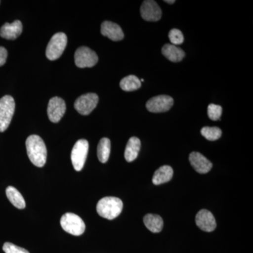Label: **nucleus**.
Segmentation results:
<instances>
[{"mask_svg":"<svg viewBox=\"0 0 253 253\" xmlns=\"http://www.w3.org/2000/svg\"><path fill=\"white\" fill-rule=\"evenodd\" d=\"M26 146L28 158L32 163L37 167H43L46 163L47 151L41 136L35 134L28 136Z\"/></svg>","mask_w":253,"mask_h":253,"instance_id":"1","label":"nucleus"},{"mask_svg":"<svg viewBox=\"0 0 253 253\" xmlns=\"http://www.w3.org/2000/svg\"><path fill=\"white\" fill-rule=\"evenodd\" d=\"M123 208V201L116 197H105L96 205V211L101 217L112 220L120 215Z\"/></svg>","mask_w":253,"mask_h":253,"instance_id":"2","label":"nucleus"},{"mask_svg":"<svg viewBox=\"0 0 253 253\" xmlns=\"http://www.w3.org/2000/svg\"><path fill=\"white\" fill-rule=\"evenodd\" d=\"M62 229L73 236H81L85 231V224L77 214L68 212L63 214L61 219Z\"/></svg>","mask_w":253,"mask_h":253,"instance_id":"3","label":"nucleus"},{"mask_svg":"<svg viewBox=\"0 0 253 253\" xmlns=\"http://www.w3.org/2000/svg\"><path fill=\"white\" fill-rule=\"evenodd\" d=\"M15 111V101L12 96L6 95L0 99V132L9 127Z\"/></svg>","mask_w":253,"mask_h":253,"instance_id":"4","label":"nucleus"},{"mask_svg":"<svg viewBox=\"0 0 253 253\" xmlns=\"http://www.w3.org/2000/svg\"><path fill=\"white\" fill-rule=\"evenodd\" d=\"M67 45V36L65 33H58L50 40L46 46V56L48 59L54 61L62 55Z\"/></svg>","mask_w":253,"mask_h":253,"instance_id":"5","label":"nucleus"},{"mask_svg":"<svg viewBox=\"0 0 253 253\" xmlns=\"http://www.w3.org/2000/svg\"><path fill=\"white\" fill-rule=\"evenodd\" d=\"M89 143L86 139H80L73 146L71 152V161L73 168L79 172L83 169L87 156Z\"/></svg>","mask_w":253,"mask_h":253,"instance_id":"6","label":"nucleus"},{"mask_svg":"<svg viewBox=\"0 0 253 253\" xmlns=\"http://www.w3.org/2000/svg\"><path fill=\"white\" fill-rule=\"evenodd\" d=\"M98 56L95 51L86 46H81L75 53V63L78 67L91 68L98 62Z\"/></svg>","mask_w":253,"mask_h":253,"instance_id":"7","label":"nucleus"},{"mask_svg":"<svg viewBox=\"0 0 253 253\" xmlns=\"http://www.w3.org/2000/svg\"><path fill=\"white\" fill-rule=\"evenodd\" d=\"M99 96L94 93H88L80 96L74 104L75 109L83 116H87L97 106Z\"/></svg>","mask_w":253,"mask_h":253,"instance_id":"8","label":"nucleus"},{"mask_svg":"<svg viewBox=\"0 0 253 253\" xmlns=\"http://www.w3.org/2000/svg\"><path fill=\"white\" fill-rule=\"evenodd\" d=\"M174 104V100L168 95H160L151 98L146 103V109L151 113H164L169 111Z\"/></svg>","mask_w":253,"mask_h":253,"instance_id":"9","label":"nucleus"},{"mask_svg":"<svg viewBox=\"0 0 253 253\" xmlns=\"http://www.w3.org/2000/svg\"><path fill=\"white\" fill-rule=\"evenodd\" d=\"M66 106L64 100L59 97H53L48 104L47 114L50 121L59 123L66 112Z\"/></svg>","mask_w":253,"mask_h":253,"instance_id":"10","label":"nucleus"},{"mask_svg":"<svg viewBox=\"0 0 253 253\" xmlns=\"http://www.w3.org/2000/svg\"><path fill=\"white\" fill-rule=\"evenodd\" d=\"M141 17L145 21H158L162 16V11L157 3L153 0H146L143 2L141 9Z\"/></svg>","mask_w":253,"mask_h":253,"instance_id":"11","label":"nucleus"},{"mask_svg":"<svg viewBox=\"0 0 253 253\" xmlns=\"http://www.w3.org/2000/svg\"><path fill=\"white\" fill-rule=\"evenodd\" d=\"M196 222L201 230L206 232L214 231L217 226L214 215L207 210H201L197 213Z\"/></svg>","mask_w":253,"mask_h":253,"instance_id":"12","label":"nucleus"},{"mask_svg":"<svg viewBox=\"0 0 253 253\" xmlns=\"http://www.w3.org/2000/svg\"><path fill=\"white\" fill-rule=\"evenodd\" d=\"M189 161L195 170L200 174H206L212 168V163L199 152L191 153Z\"/></svg>","mask_w":253,"mask_h":253,"instance_id":"13","label":"nucleus"},{"mask_svg":"<svg viewBox=\"0 0 253 253\" xmlns=\"http://www.w3.org/2000/svg\"><path fill=\"white\" fill-rule=\"evenodd\" d=\"M101 33L113 41H121L124 38L123 30L116 23L111 21H104L101 26Z\"/></svg>","mask_w":253,"mask_h":253,"instance_id":"14","label":"nucleus"},{"mask_svg":"<svg viewBox=\"0 0 253 253\" xmlns=\"http://www.w3.org/2000/svg\"><path fill=\"white\" fill-rule=\"evenodd\" d=\"M23 31L21 21L16 20L12 23H6L0 28V36L4 39L13 41L16 39Z\"/></svg>","mask_w":253,"mask_h":253,"instance_id":"15","label":"nucleus"},{"mask_svg":"<svg viewBox=\"0 0 253 253\" xmlns=\"http://www.w3.org/2000/svg\"><path fill=\"white\" fill-rule=\"evenodd\" d=\"M141 149V141L135 136L131 137L126 144L125 158L127 162H132L137 158Z\"/></svg>","mask_w":253,"mask_h":253,"instance_id":"16","label":"nucleus"},{"mask_svg":"<svg viewBox=\"0 0 253 253\" xmlns=\"http://www.w3.org/2000/svg\"><path fill=\"white\" fill-rule=\"evenodd\" d=\"M163 54L172 62H179L185 56V52L179 46L166 44L162 48Z\"/></svg>","mask_w":253,"mask_h":253,"instance_id":"17","label":"nucleus"},{"mask_svg":"<svg viewBox=\"0 0 253 253\" xmlns=\"http://www.w3.org/2000/svg\"><path fill=\"white\" fill-rule=\"evenodd\" d=\"M173 169L170 166H163L158 168L153 176L152 181L155 185H160L172 179Z\"/></svg>","mask_w":253,"mask_h":253,"instance_id":"18","label":"nucleus"},{"mask_svg":"<svg viewBox=\"0 0 253 253\" xmlns=\"http://www.w3.org/2000/svg\"><path fill=\"white\" fill-rule=\"evenodd\" d=\"M144 223L149 231L153 233H159L163 228V220L158 214H148L144 217Z\"/></svg>","mask_w":253,"mask_h":253,"instance_id":"19","label":"nucleus"},{"mask_svg":"<svg viewBox=\"0 0 253 253\" xmlns=\"http://www.w3.org/2000/svg\"><path fill=\"white\" fill-rule=\"evenodd\" d=\"M6 194L10 202L18 209H24L26 208V202L22 195L16 188L8 186L6 189Z\"/></svg>","mask_w":253,"mask_h":253,"instance_id":"20","label":"nucleus"},{"mask_svg":"<svg viewBox=\"0 0 253 253\" xmlns=\"http://www.w3.org/2000/svg\"><path fill=\"white\" fill-rule=\"evenodd\" d=\"M111 153V141L108 138H102L100 140L97 147V156L99 161L106 163L109 160Z\"/></svg>","mask_w":253,"mask_h":253,"instance_id":"21","label":"nucleus"},{"mask_svg":"<svg viewBox=\"0 0 253 253\" xmlns=\"http://www.w3.org/2000/svg\"><path fill=\"white\" fill-rule=\"evenodd\" d=\"M141 85L140 80L132 75L123 78L120 83L121 89L126 91H135L136 89H139Z\"/></svg>","mask_w":253,"mask_h":253,"instance_id":"22","label":"nucleus"},{"mask_svg":"<svg viewBox=\"0 0 253 253\" xmlns=\"http://www.w3.org/2000/svg\"><path fill=\"white\" fill-rule=\"evenodd\" d=\"M201 134L209 141H216L221 137L222 131L217 126H204L201 129Z\"/></svg>","mask_w":253,"mask_h":253,"instance_id":"23","label":"nucleus"},{"mask_svg":"<svg viewBox=\"0 0 253 253\" xmlns=\"http://www.w3.org/2000/svg\"><path fill=\"white\" fill-rule=\"evenodd\" d=\"M222 108L219 105L211 104L208 107V117L212 121H216L220 120Z\"/></svg>","mask_w":253,"mask_h":253,"instance_id":"24","label":"nucleus"},{"mask_svg":"<svg viewBox=\"0 0 253 253\" xmlns=\"http://www.w3.org/2000/svg\"><path fill=\"white\" fill-rule=\"evenodd\" d=\"M169 39L172 42V44L175 46L182 44L184 41L182 33L179 30L175 29V28L169 31Z\"/></svg>","mask_w":253,"mask_h":253,"instance_id":"25","label":"nucleus"},{"mask_svg":"<svg viewBox=\"0 0 253 253\" xmlns=\"http://www.w3.org/2000/svg\"><path fill=\"white\" fill-rule=\"evenodd\" d=\"M3 251L5 253H30L27 250L8 242L5 243L3 246Z\"/></svg>","mask_w":253,"mask_h":253,"instance_id":"26","label":"nucleus"},{"mask_svg":"<svg viewBox=\"0 0 253 253\" xmlns=\"http://www.w3.org/2000/svg\"><path fill=\"white\" fill-rule=\"evenodd\" d=\"M7 51L3 46H0V66H2L6 63L7 59Z\"/></svg>","mask_w":253,"mask_h":253,"instance_id":"27","label":"nucleus"},{"mask_svg":"<svg viewBox=\"0 0 253 253\" xmlns=\"http://www.w3.org/2000/svg\"><path fill=\"white\" fill-rule=\"evenodd\" d=\"M166 3H168V4H174L175 2L174 0H172V1H169V0H167V1H165Z\"/></svg>","mask_w":253,"mask_h":253,"instance_id":"28","label":"nucleus"}]
</instances>
